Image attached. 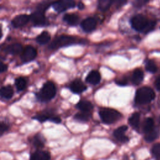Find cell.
<instances>
[{
    "label": "cell",
    "mask_w": 160,
    "mask_h": 160,
    "mask_svg": "<svg viewBox=\"0 0 160 160\" xmlns=\"http://www.w3.org/2000/svg\"><path fill=\"white\" fill-rule=\"evenodd\" d=\"M30 21V16L26 14L16 16L11 21V24L14 28H18L24 26Z\"/></svg>",
    "instance_id": "9"
},
{
    "label": "cell",
    "mask_w": 160,
    "mask_h": 160,
    "mask_svg": "<svg viewBox=\"0 0 160 160\" xmlns=\"http://www.w3.org/2000/svg\"><path fill=\"white\" fill-rule=\"evenodd\" d=\"M52 116V115H51L48 112H43V113H41L39 114H38L37 116H36L34 119L38 120V121L41 122H43L47 120H50Z\"/></svg>",
    "instance_id": "29"
},
{
    "label": "cell",
    "mask_w": 160,
    "mask_h": 160,
    "mask_svg": "<svg viewBox=\"0 0 160 160\" xmlns=\"http://www.w3.org/2000/svg\"><path fill=\"white\" fill-rule=\"evenodd\" d=\"M91 116H92V112L81 111L80 112H78L75 114L74 119L80 121L86 122L91 119Z\"/></svg>",
    "instance_id": "25"
},
{
    "label": "cell",
    "mask_w": 160,
    "mask_h": 160,
    "mask_svg": "<svg viewBox=\"0 0 160 160\" xmlns=\"http://www.w3.org/2000/svg\"><path fill=\"white\" fill-rule=\"evenodd\" d=\"M159 122H160V116H159Z\"/></svg>",
    "instance_id": "39"
},
{
    "label": "cell",
    "mask_w": 160,
    "mask_h": 160,
    "mask_svg": "<svg viewBox=\"0 0 160 160\" xmlns=\"http://www.w3.org/2000/svg\"><path fill=\"white\" fill-rule=\"evenodd\" d=\"M76 108L82 112H92V110L93 109V104L89 101L81 100L77 103Z\"/></svg>",
    "instance_id": "17"
},
{
    "label": "cell",
    "mask_w": 160,
    "mask_h": 160,
    "mask_svg": "<svg viewBox=\"0 0 160 160\" xmlns=\"http://www.w3.org/2000/svg\"><path fill=\"white\" fill-rule=\"evenodd\" d=\"M111 0H100L98 1V9L101 11H106L113 3Z\"/></svg>",
    "instance_id": "26"
},
{
    "label": "cell",
    "mask_w": 160,
    "mask_h": 160,
    "mask_svg": "<svg viewBox=\"0 0 160 160\" xmlns=\"http://www.w3.org/2000/svg\"><path fill=\"white\" fill-rule=\"evenodd\" d=\"M115 82L118 86H126L128 84V81L125 78H123L121 79H116L115 81Z\"/></svg>",
    "instance_id": "32"
},
{
    "label": "cell",
    "mask_w": 160,
    "mask_h": 160,
    "mask_svg": "<svg viewBox=\"0 0 160 160\" xmlns=\"http://www.w3.org/2000/svg\"><path fill=\"white\" fill-rule=\"evenodd\" d=\"M37 56V51L36 49L31 46H27L25 47L24 50L22 51L21 54V60L24 62H29L32 61Z\"/></svg>",
    "instance_id": "8"
},
{
    "label": "cell",
    "mask_w": 160,
    "mask_h": 160,
    "mask_svg": "<svg viewBox=\"0 0 160 160\" xmlns=\"http://www.w3.org/2000/svg\"><path fill=\"white\" fill-rule=\"evenodd\" d=\"M51 5L56 11L62 12L68 9L74 8L75 6V2L72 0H61L54 1Z\"/></svg>",
    "instance_id": "7"
},
{
    "label": "cell",
    "mask_w": 160,
    "mask_h": 160,
    "mask_svg": "<svg viewBox=\"0 0 160 160\" xmlns=\"http://www.w3.org/2000/svg\"><path fill=\"white\" fill-rule=\"evenodd\" d=\"M96 21L92 17L87 18L84 19L81 24V26L82 29L86 32H91L96 27Z\"/></svg>",
    "instance_id": "11"
},
{
    "label": "cell",
    "mask_w": 160,
    "mask_h": 160,
    "mask_svg": "<svg viewBox=\"0 0 160 160\" xmlns=\"http://www.w3.org/2000/svg\"><path fill=\"white\" fill-rule=\"evenodd\" d=\"M155 86L156 89L160 91V76H159L155 81Z\"/></svg>",
    "instance_id": "36"
},
{
    "label": "cell",
    "mask_w": 160,
    "mask_h": 160,
    "mask_svg": "<svg viewBox=\"0 0 160 160\" xmlns=\"http://www.w3.org/2000/svg\"><path fill=\"white\" fill-rule=\"evenodd\" d=\"M146 71L150 72L151 73H154L157 71L158 68L155 62L152 60H149L147 61L145 66Z\"/></svg>",
    "instance_id": "28"
},
{
    "label": "cell",
    "mask_w": 160,
    "mask_h": 160,
    "mask_svg": "<svg viewBox=\"0 0 160 160\" xmlns=\"http://www.w3.org/2000/svg\"><path fill=\"white\" fill-rule=\"evenodd\" d=\"M30 142L34 148L40 149L44 146L46 140L42 134H36L31 138Z\"/></svg>",
    "instance_id": "15"
},
{
    "label": "cell",
    "mask_w": 160,
    "mask_h": 160,
    "mask_svg": "<svg viewBox=\"0 0 160 160\" xmlns=\"http://www.w3.org/2000/svg\"><path fill=\"white\" fill-rule=\"evenodd\" d=\"M154 128V120L151 118H148L145 119L143 124V132L146 134L152 130Z\"/></svg>",
    "instance_id": "24"
},
{
    "label": "cell",
    "mask_w": 160,
    "mask_h": 160,
    "mask_svg": "<svg viewBox=\"0 0 160 160\" xmlns=\"http://www.w3.org/2000/svg\"><path fill=\"white\" fill-rule=\"evenodd\" d=\"M45 11L37 9L32 12L30 16V21L36 26H44L48 24L46 16L44 15Z\"/></svg>",
    "instance_id": "6"
},
{
    "label": "cell",
    "mask_w": 160,
    "mask_h": 160,
    "mask_svg": "<svg viewBox=\"0 0 160 160\" xmlns=\"http://www.w3.org/2000/svg\"><path fill=\"white\" fill-rule=\"evenodd\" d=\"M22 51V45L19 43H14L9 44L4 49V51L7 54H10L12 55L18 54L20 52H21Z\"/></svg>",
    "instance_id": "16"
},
{
    "label": "cell",
    "mask_w": 160,
    "mask_h": 160,
    "mask_svg": "<svg viewBox=\"0 0 160 160\" xmlns=\"http://www.w3.org/2000/svg\"><path fill=\"white\" fill-rule=\"evenodd\" d=\"M148 1H136L134 2V6H136V7H139L142 6L144 3L147 2Z\"/></svg>",
    "instance_id": "35"
},
{
    "label": "cell",
    "mask_w": 160,
    "mask_h": 160,
    "mask_svg": "<svg viewBox=\"0 0 160 160\" xmlns=\"http://www.w3.org/2000/svg\"><path fill=\"white\" fill-rule=\"evenodd\" d=\"M160 134V130L159 128L154 127L152 130H151L150 132L145 134L144 139L146 141L148 142H151L156 140L158 137L159 136Z\"/></svg>",
    "instance_id": "21"
},
{
    "label": "cell",
    "mask_w": 160,
    "mask_h": 160,
    "mask_svg": "<svg viewBox=\"0 0 160 160\" xmlns=\"http://www.w3.org/2000/svg\"><path fill=\"white\" fill-rule=\"evenodd\" d=\"M128 130V126L126 125L121 126L116 129L113 132L115 138L121 142H126L129 141L128 136L125 135V132Z\"/></svg>",
    "instance_id": "10"
},
{
    "label": "cell",
    "mask_w": 160,
    "mask_h": 160,
    "mask_svg": "<svg viewBox=\"0 0 160 160\" xmlns=\"http://www.w3.org/2000/svg\"><path fill=\"white\" fill-rule=\"evenodd\" d=\"M87 87L80 79H75L69 85L70 90L76 94H79L84 92Z\"/></svg>",
    "instance_id": "13"
},
{
    "label": "cell",
    "mask_w": 160,
    "mask_h": 160,
    "mask_svg": "<svg viewBox=\"0 0 160 160\" xmlns=\"http://www.w3.org/2000/svg\"><path fill=\"white\" fill-rule=\"evenodd\" d=\"M99 114L102 121L108 124L114 123L122 117V114L118 111L108 108L100 109Z\"/></svg>",
    "instance_id": "5"
},
{
    "label": "cell",
    "mask_w": 160,
    "mask_h": 160,
    "mask_svg": "<svg viewBox=\"0 0 160 160\" xmlns=\"http://www.w3.org/2000/svg\"><path fill=\"white\" fill-rule=\"evenodd\" d=\"M13 89L10 86H6L0 88V96L4 99H11L13 96Z\"/></svg>",
    "instance_id": "22"
},
{
    "label": "cell",
    "mask_w": 160,
    "mask_h": 160,
    "mask_svg": "<svg viewBox=\"0 0 160 160\" xmlns=\"http://www.w3.org/2000/svg\"><path fill=\"white\" fill-rule=\"evenodd\" d=\"M132 28L137 31L148 33L151 31L155 25L156 22L153 20H150L142 14H136L131 19Z\"/></svg>",
    "instance_id": "1"
},
{
    "label": "cell",
    "mask_w": 160,
    "mask_h": 160,
    "mask_svg": "<svg viewBox=\"0 0 160 160\" xmlns=\"http://www.w3.org/2000/svg\"><path fill=\"white\" fill-rule=\"evenodd\" d=\"M56 88L55 84L52 81L46 82L40 91L36 94L37 98L43 102L48 101L52 99L56 95Z\"/></svg>",
    "instance_id": "4"
},
{
    "label": "cell",
    "mask_w": 160,
    "mask_h": 160,
    "mask_svg": "<svg viewBox=\"0 0 160 160\" xmlns=\"http://www.w3.org/2000/svg\"><path fill=\"white\" fill-rule=\"evenodd\" d=\"M9 126L4 122H0V136L3 135L9 129Z\"/></svg>",
    "instance_id": "31"
},
{
    "label": "cell",
    "mask_w": 160,
    "mask_h": 160,
    "mask_svg": "<svg viewBox=\"0 0 160 160\" xmlns=\"http://www.w3.org/2000/svg\"><path fill=\"white\" fill-rule=\"evenodd\" d=\"M155 98V92L152 88L143 86L139 88L135 94V102L138 104H146L149 103Z\"/></svg>",
    "instance_id": "3"
},
{
    "label": "cell",
    "mask_w": 160,
    "mask_h": 160,
    "mask_svg": "<svg viewBox=\"0 0 160 160\" xmlns=\"http://www.w3.org/2000/svg\"><path fill=\"white\" fill-rule=\"evenodd\" d=\"M51 36L47 31H43L36 37V41L41 45H44L49 42Z\"/></svg>",
    "instance_id": "23"
},
{
    "label": "cell",
    "mask_w": 160,
    "mask_h": 160,
    "mask_svg": "<svg viewBox=\"0 0 160 160\" xmlns=\"http://www.w3.org/2000/svg\"><path fill=\"white\" fill-rule=\"evenodd\" d=\"M26 80L24 78L19 77L15 79V86L19 91H23L26 87Z\"/></svg>",
    "instance_id": "27"
},
{
    "label": "cell",
    "mask_w": 160,
    "mask_h": 160,
    "mask_svg": "<svg viewBox=\"0 0 160 160\" xmlns=\"http://www.w3.org/2000/svg\"><path fill=\"white\" fill-rule=\"evenodd\" d=\"M78 7L79 9H82L84 8V4L82 2H79L78 4Z\"/></svg>",
    "instance_id": "37"
},
{
    "label": "cell",
    "mask_w": 160,
    "mask_h": 160,
    "mask_svg": "<svg viewBox=\"0 0 160 160\" xmlns=\"http://www.w3.org/2000/svg\"><path fill=\"white\" fill-rule=\"evenodd\" d=\"M101 81V75L98 71L92 70L86 76V81L91 84H98Z\"/></svg>",
    "instance_id": "14"
},
{
    "label": "cell",
    "mask_w": 160,
    "mask_h": 160,
    "mask_svg": "<svg viewBox=\"0 0 160 160\" xmlns=\"http://www.w3.org/2000/svg\"><path fill=\"white\" fill-rule=\"evenodd\" d=\"M129 123L131 126L135 130L138 131L139 128V121H140V114L139 112L133 113L131 116L129 118Z\"/></svg>",
    "instance_id": "20"
},
{
    "label": "cell",
    "mask_w": 160,
    "mask_h": 160,
    "mask_svg": "<svg viewBox=\"0 0 160 160\" xmlns=\"http://www.w3.org/2000/svg\"><path fill=\"white\" fill-rule=\"evenodd\" d=\"M7 69H8V66L2 62H0V73H2L6 71Z\"/></svg>",
    "instance_id": "34"
},
{
    "label": "cell",
    "mask_w": 160,
    "mask_h": 160,
    "mask_svg": "<svg viewBox=\"0 0 160 160\" xmlns=\"http://www.w3.org/2000/svg\"><path fill=\"white\" fill-rule=\"evenodd\" d=\"M29 160H51V154L47 151L37 149L31 154Z\"/></svg>",
    "instance_id": "12"
},
{
    "label": "cell",
    "mask_w": 160,
    "mask_h": 160,
    "mask_svg": "<svg viewBox=\"0 0 160 160\" xmlns=\"http://www.w3.org/2000/svg\"><path fill=\"white\" fill-rule=\"evenodd\" d=\"M81 43H85V40L78 39L72 36L61 35L53 39V41L50 43L49 48L51 49H57L71 44Z\"/></svg>",
    "instance_id": "2"
},
{
    "label": "cell",
    "mask_w": 160,
    "mask_h": 160,
    "mask_svg": "<svg viewBox=\"0 0 160 160\" xmlns=\"http://www.w3.org/2000/svg\"><path fill=\"white\" fill-rule=\"evenodd\" d=\"M63 21L70 26H76L79 21V16L74 13H68L63 16Z\"/></svg>",
    "instance_id": "19"
},
{
    "label": "cell",
    "mask_w": 160,
    "mask_h": 160,
    "mask_svg": "<svg viewBox=\"0 0 160 160\" xmlns=\"http://www.w3.org/2000/svg\"><path fill=\"white\" fill-rule=\"evenodd\" d=\"M152 155L157 159L160 160V142L154 144L151 148Z\"/></svg>",
    "instance_id": "30"
},
{
    "label": "cell",
    "mask_w": 160,
    "mask_h": 160,
    "mask_svg": "<svg viewBox=\"0 0 160 160\" xmlns=\"http://www.w3.org/2000/svg\"><path fill=\"white\" fill-rule=\"evenodd\" d=\"M49 121H52V122H53L57 123V124L60 123V122H61V118H60L59 116H52L51 118V119H50Z\"/></svg>",
    "instance_id": "33"
},
{
    "label": "cell",
    "mask_w": 160,
    "mask_h": 160,
    "mask_svg": "<svg viewBox=\"0 0 160 160\" xmlns=\"http://www.w3.org/2000/svg\"><path fill=\"white\" fill-rule=\"evenodd\" d=\"M2 32H1V31L0 30V39L2 38Z\"/></svg>",
    "instance_id": "38"
},
{
    "label": "cell",
    "mask_w": 160,
    "mask_h": 160,
    "mask_svg": "<svg viewBox=\"0 0 160 160\" xmlns=\"http://www.w3.org/2000/svg\"><path fill=\"white\" fill-rule=\"evenodd\" d=\"M144 74L140 69H136L132 74L131 81L134 85H139L143 80Z\"/></svg>",
    "instance_id": "18"
}]
</instances>
